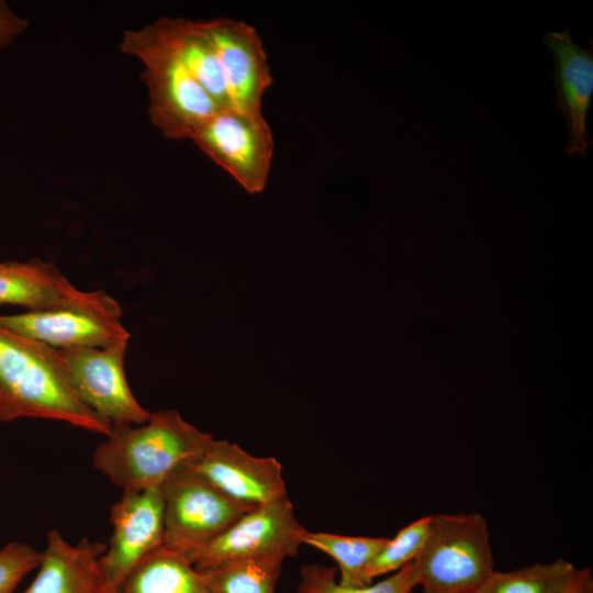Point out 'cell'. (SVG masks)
<instances>
[{"instance_id": "obj_1", "label": "cell", "mask_w": 593, "mask_h": 593, "mask_svg": "<svg viewBox=\"0 0 593 593\" xmlns=\"http://www.w3.org/2000/svg\"><path fill=\"white\" fill-rule=\"evenodd\" d=\"M22 417L60 421L103 436L111 428L77 396L55 348L0 323V421Z\"/></svg>"}, {"instance_id": "obj_2", "label": "cell", "mask_w": 593, "mask_h": 593, "mask_svg": "<svg viewBox=\"0 0 593 593\" xmlns=\"http://www.w3.org/2000/svg\"><path fill=\"white\" fill-rule=\"evenodd\" d=\"M213 439L175 410L150 412L143 424L111 425L92 455L93 467L123 491L161 483Z\"/></svg>"}, {"instance_id": "obj_3", "label": "cell", "mask_w": 593, "mask_h": 593, "mask_svg": "<svg viewBox=\"0 0 593 593\" xmlns=\"http://www.w3.org/2000/svg\"><path fill=\"white\" fill-rule=\"evenodd\" d=\"M120 49L142 63L148 114L164 137L190 139L220 110L170 49L154 22L126 30Z\"/></svg>"}, {"instance_id": "obj_4", "label": "cell", "mask_w": 593, "mask_h": 593, "mask_svg": "<svg viewBox=\"0 0 593 593\" xmlns=\"http://www.w3.org/2000/svg\"><path fill=\"white\" fill-rule=\"evenodd\" d=\"M415 562L424 593H475L494 571L484 516L430 515L428 534Z\"/></svg>"}, {"instance_id": "obj_5", "label": "cell", "mask_w": 593, "mask_h": 593, "mask_svg": "<svg viewBox=\"0 0 593 593\" xmlns=\"http://www.w3.org/2000/svg\"><path fill=\"white\" fill-rule=\"evenodd\" d=\"M190 139L246 192L256 194L264 191L269 179L275 142L262 112L234 108L219 110Z\"/></svg>"}, {"instance_id": "obj_6", "label": "cell", "mask_w": 593, "mask_h": 593, "mask_svg": "<svg viewBox=\"0 0 593 593\" xmlns=\"http://www.w3.org/2000/svg\"><path fill=\"white\" fill-rule=\"evenodd\" d=\"M165 546L189 558L245 512L187 465L163 483Z\"/></svg>"}, {"instance_id": "obj_7", "label": "cell", "mask_w": 593, "mask_h": 593, "mask_svg": "<svg viewBox=\"0 0 593 593\" xmlns=\"http://www.w3.org/2000/svg\"><path fill=\"white\" fill-rule=\"evenodd\" d=\"M120 304L105 291L79 305L0 315L9 329L56 349L103 348L128 343Z\"/></svg>"}, {"instance_id": "obj_8", "label": "cell", "mask_w": 593, "mask_h": 593, "mask_svg": "<svg viewBox=\"0 0 593 593\" xmlns=\"http://www.w3.org/2000/svg\"><path fill=\"white\" fill-rule=\"evenodd\" d=\"M127 346L128 343L103 348H55L77 396L110 425L143 424L150 414L128 385L124 370Z\"/></svg>"}, {"instance_id": "obj_9", "label": "cell", "mask_w": 593, "mask_h": 593, "mask_svg": "<svg viewBox=\"0 0 593 593\" xmlns=\"http://www.w3.org/2000/svg\"><path fill=\"white\" fill-rule=\"evenodd\" d=\"M306 529L298 521L288 496L245 512L220 536L194 552L195 569L244 558L296 556Z\"/></svg>"}, {"instance_id": "obj_10", "label": "cell", "mask_w": 593, "mask_h": 593, "mask_svg": "<svg viewBox=\"0 0 593 593\" xmlns=\"http://www.w3.org/2000/svg\"><path fill=\"white\" fill-rule=\"evenodd\" d=\"M244 512L288 496L282 465L273 457H256L237 444L212 439L186 463Z\"/></svg>"}, {"instance_id": "obj_11", "label": "cell", "mask_w": 593, "mask_h": 593, "mask_svg": "<svg viewBox=\"0 0 593 593\" xmlns=\"http://www.w3.org/2000/svg\"><path fill=\"white\" fill-rule=\"evenodd\" d=\"M112 534L100 557L101 570L114 590L147 555L165 544L161 485L123 491L110 511Z\"/></svg>"}, {"instance_id": "obj_12", "label": "cell", "mask_w": 593, "mask_h": 593, "mask_svg": "<svg viewBox=\"0 0 593 593\" xmlns=\"http://www.w3.org/2000/svg\"><path fill=\"white\" fill-rule=\"evenodd\" d=\"M216 49L231 108L261 112L262 99L272 85V75L257 30L230 18L202 21Z\"/></svg>"}, {"instance_id": "obj_13", "label": "cell", "mask_w": 593, "mask_h": 593, "mask_svg": "<svg viewBox=\"0 0 593 593\" xmlns=\"http://www.w3.org/2000/svg\"><path fill=\"white\" fill-rule=\"evenodd\" d=\"M542 41L553 57V114L561 115L568 131L567 154L584 157L593 141L588 115L593 97V51L573 42L570 30L548 32Z\"/></svg>"}, {"instance_id": "obj_14", "label": "cell", "mask_w": 593, "mask_h": 593, "mask_svg": "<svg viewBox=\"0 0 593 593\" xmlns=\"http://www.w3.org/2000/svg\"><path fill=\"white\" fill-rule=\"evenodd\" d=\"M105 549L87 538L74 545L57 529L51 530L37 573L23 593H115L100 566Z\"/></svg>"}, {"instance_id": "obj_15", "label": "cell", "mask_w": 593, "mask_h": 593, "mask_svg": "<svg viewBox=\"0 0 593 593\" xmlns=\"http://www.w3.org/2000/svg\"><path fill=\"white\" fill-rule=\"evenodd\" d=\"M93 294L94 291L77 289L52 262L41 259L0 262V305L52 310L86 303Z\"/></svg>"}, {"instance_id": "obj_16", "label": "cell", "mask_w": 593, "mask_h": 593, "mask_svg": "<svg viewBox=\"0 0 593 593\" xmlns=\"http://www.w3.org/2000/svg\"><path fill=\"white\" fill-rule=\"evenodd\" d=\"M154 23L170 49L219 109L231 108L221 63L202 21L160 16Z\"/></svg>"}, {"instance_id": "obj_17", "label": "cell", "mask_w": 593, "mask_h": 593, "mask_svg": "<svg viewBox=\"0 0 593 593\" xmlns=\"http://www.w3.org/2000/svg\"><path fill=\"white\" fill-rule=\"evenodd\" d=\"M115 593H210L194 566L163 545L139 561Z\"/></svg>"}, {"instance_id": "obj_18", "label": "cell", "mask_w": 593, "mask_h": 593, "mask_svg": "<svg viewBox=\"0 0 593 593\" xmlns=\"http://www.w3.org/2000/svg\"><path fill=\"white\" fill-rule=\"evenodd\" d=\"M283 559L244 558L195 569L210 593H276Z\"/></svg>"}, {"instance_id": "obj_19", "label": "cell", "mask_w": 593, "mask_h": 593, "mask_svg": "<svg viewBox=\"0 0 593 593\" xmlns=\"http://www.w3.org/2000/svg\"><path fill=\"white\" fill-rule=\"evenodd\" d=\"M389 538L345 536L325 532H306L303 545H309L332 557L340 573L339 584L366 586L363 571L388 542Z\"/></svg>"}, {"instance_id": "obj_20", "label": "cell", "mask_w": 593, "mask_h": 593, "mask_svg": "<svg viewBox=\"0 0 593 593\" xmlns=\"http://www.w3.org/2000/svg\"><path fill=\"white\" fill-rule=\"evenodd\" d=\"M578 568L557 559L519 569L493 571L475 593H562Z\"/></svg>"}, {"instance_id": "obj_21", "label": "cell", "mask_w": 593, "mask_h": 593, "mask_svg": "<svg viewBox=\"0 0 593 593\" xmlns=\"http://www.w3.org/2000/svg\"><path fill=\"white\" fill-rule=\"evenodd\" d=\"M337 569L305 564L301 568V581L296 593H411L418 585L415 560L395 571L391 577L360 588L344 586L336 579Z\"/></svg>"}, {"instance_id": "obj_22", "label": "cell", "mask_w": 593, "mask_h": 593, "mask_svg": "<svg viewBox=\"0 0 593 593\" xmlns=\"http://www.w3.org/2000/svg\"><path fill=\"white\" fill-rule=\"evenodd\" d=\"M430 515L419 517L404 526L368 563L363 571V582L371 584L374 578L398 571L416 560L421 553L429 528Z\"/></svg>"}, {"instance_id": "obj_23", "label": "cell", "mask_w": 593, "mask_h": 593, "mask_svg": "<svg viewBox=\"0 0 593 593\" xmlns=\"http://www.w3.org/2000/svg\"><path fill=\"white\" fill-rule=\"evenodd\" d=\"M41 552L22 542H10L0 550V593H13L21 580L38 567Z\"/></svg>"}, {"instance_id": "obj_24", "label": "cell", "mask_w": 593, "mask_h": 593, "mask_svg": "<svg viewBox=\"0 0 593 593\" xmlns=\"http://www.w3.org/2000/svg\"><path fill=\"white\" fill-rule=\"evenodd\" d=\"M27 26L25 19L16 14L5 1L0 0V48L11 44Z\"/></svg>"}, {"instance_id": "obj_25", "label": "cell", "mask_w": 593, "mask_h": 593, "mask_svg": "<svg viewBox=\"0 0 593 593\" xmlns=\"http://www.w3.org/2000/svg\"><path fill=\"white\" fill-rule=\"evenodd\" d=\"M562 593H593V573L591 568L577 569Z\"/></svg>"}, {"instance_id": "obj_26", "label": "cell", "mask_w": 593, "mask_h": 593, "mask_svg": "<svg viewBox=\"0 0 593 593\" xmlns=\"http://www.w3.org/2000/svg\"><path fill=\"white\" fill-rule=\"evenodd\" d=\"M411 593H414V592H411Z\"/></svg>"}]
</instances>
